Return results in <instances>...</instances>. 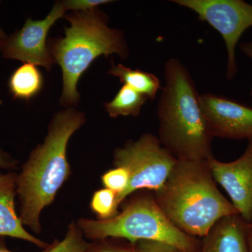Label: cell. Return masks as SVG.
Segmentation results:
<instances>
[{
  "label": "cell",
  "instance_id": "obj_11",
  "mask_svg": "<svg viewBox=\"0 0 252 252\" xmlns=\"http://www.w3.org/2000/svg\"><path fill=\"white\" fill-rule=\"evenodd\" d=\"M16 172L0 175V237L20 239L46 250L51 244L28 233L16 210Z\"/></svg>",
  "mask_w": 252,
  "mask_h": 252
},
{
  "label": "cell",
  "instance_id": "obj_1",
  "mask_svg": "<svg viewBox=\"0 0 252 252\" xmlns=\"http://www.w3.org/2000/svg\"><path fill=\"white\" fill-rule=\"evenodd\" d=\"M85 115L69 108L55 114L43 143L38 144L16 177L19 217L24 226L36 234L41 232L40 217L54 201L71 175L68 142L84 125Z\"/></svg>",
  "mask_w": 252,
  "mask_h": 252
},
{
  "label": "cell",
  "instance_id": "obj_12",
  "mask_svg": "<svg viewBox=\"0 0 252 252\" xmlns=\"http://www.w3.org/2000/svg\"><path fill=\"white\" fill-rule=\"evenodd\" d=\"M249 225L240 215L220 219L202 238L199 252H250Z\"/></svg>",
  "mask_w": 252,
  "mask_h": 252
},
{
  "label": "cell",
  "instance_id": "obj_10",
  "mask_svg": "<svg viewBox=\"0 0 252 252\" xmlns=\"http://www.w3.org/2000/svg\"><path fill=\"white\" fill-rule=\"evenodd\" d=\"M207 162L215 182L224 189L240 216L250 224L252 221V140L234 161L220 162L213 156Z\"/></svg>",
  "mask_w": 252,
  "mask_h": 252
},
{
  "label": "cell",
  "instance_id": "obj_25",
  "mask_svg": "<svg viewBox=\"0 0 252 252\" xmlns=\"http://www.w3.org/2000/svg\"><path fill=\"white\" fill-rule=\"evenodd\" d=\"M248 243L249 247V251L252 252V221L249 225Z\"/></svg>",
  "mask_w": 252,
  "mask_h": 252
},
{
  "label": "cell",
  "instance_id": "obj_4",
  "mask_svg": "<svg viewBox=\"0 0 252 252\" xmlns=\"http://www.w3.org/2000/svg\"><path fill=\"white\" fill-rule=\"evenodd\" d=\"M65 18L70 24L65 35L52 39L48 48L62 69L61 103L70 107L79 102L78 82L94 60L112 54L126 59L128 49L122 32L109 28L106 15L98 9L73 11Z\"/></svg>",
  "mask_w": 252,
  "mask_h": 252
},
{
  "label": "cell",
  "instance_id": "obj_7",
  "mask_svg": "<svg viewBox=\"0 0 252 252\" xmlns=\"http://www.w3.org/2000/svg\"><path fill=\"white\" fill-rule=\"evenodd\" d=\"M174 3L198 14L221 34L228 53L226 77L238 73L235 49L242 34L252 26V5L243 0H175Z\"/></svg>",
  "mask_w": 252,
  "mask_h": 252
},
{
  "label": "cell",
  "instance_id": "obj_26",
  "mask_svg": "<svg viewBox=\"0 0 252 252\" xmlns=\"http://www.w3.org/2000/svg\"><path fill=\"white\" fill-rule=\"evenodd\" d=\"M43 250H44L39 252H43ZM0 252H14L10 250L6 247V241H5V239L3 237H0Z\"/></svg>",
  "mask_w": 252,
  "mask_h": 252
},
{
  "label": "cell",
  "instance_id": "obj_8",
  "mask_svg": "<svg viewBox=\"0 0 252 252\" xmlns=\"http://www.w3.org/2000/svg\"><path fill=\"white\" fill-rule=\"evenodd\" d=\"M67 11L63 1L56 2L51 12L42 20H26L23 27L9 36L1 52L5 59L41 66L50 71L54 60L46 44L48 32Z\"/></svg>",
  "mask_w": 252,
  "mask_h": 252
},
{
  "label": "cell",
  "instance_id": "obj_21",
  "mask_svg": "<svg viewBox=\"0 0 252 252\" xmlns=\"http://www.w3.org/2000/svg\"><path fill=\"white\" fill-rule=\"evenodd\" d=\"M66 10L73 11H87L95 9L99 5L112 2L109 0H68L63 1Z\"/></svg>",
  "mask_w": 252,
  "mask_h": 252
},
{
  "label": "cell",
  "instance_id": "obj_14",
  "mask_svg": "<svg viewBox=\"0 0 252 252\" xmlns=\"http://www.w3.org/2000/svg\"><path fill=\"white\" fill-rule=\"evenodd\" d=\"M109 74L119 78L124 85L144 94L148 99H155L160 89V80L154 74L130 69L122 64H113Z\"/></svg>",
  "mask_w": 252,
  "mask_h": 252
},
{
  "label": "cell",
  "instance_id": "obj_3",
  "mask_svg": "<svg viewBox=\"0 0 252 252\" xmlns=\"http://www.w3.org/2000/svg\"><path fill=\"white\" fill-rule=\"evenodd\" d=\"M165 86L159 99V140L177 160L213 157L212 136L190 73L180 60L165 64Z\"/></svg>",
  "mask_w": 252,
  "mask_h": 252
},
{
  "label": "cell",
  "instance_id": "obj_18",
  "mask_svg": "<svg viewBox=\"0 0 252 252\" xmlns=\"http://www.w3.org/2000/svg\"><path fill=\"white\" fill-rule=\"evenodd\" d=\"M101 182L104 188L110 189L117 194V200L127 189L130 175L124 167H114L104 172L101 177Z\"/></svg>",
  "mask_w": 252,
  "mask_h": 252
},
{
  "label": "cell",
  "instance_id": "obj_16",
  "mask_svg": "<svg viewBox=\"0 0 252 252\" xmlns=\"http://www.w3.org/2000/svg\"><path fill=\"white\" fill-rule=\"evenodd\" d=\"M77 222L72 221L61 241L55 240L43 252H85L89 246Z\"/></svg>",
  "mask_w": 252,
  "mask_h": 252
},
{
  "label": "cell",
  "instance_id": "obj_13",
  "mask_svg": "<svg viewBox=\"0 0 252 252\" xmlns=\"http://www.w3.org/2000/svg\"><path fill=\"white\" fill-rule=\"evenodd\" d=\"M44 85V78L36 65L24 63L11 74L9 89L16 99L28 101L40 92Z\"/></svg>",
  "mask_w": 252,
  "mask_h": 252
},
{
  "label": "cell",
  "instance_id": "obj_9",
  "mask_svg": "<svg viewBox=\"0 0 252 252\" xmlns=\"http://www.w3.org/2000/svg\"><path fill=\"white\" fill-rule=\"evenodd\" d=\"M200 103L214 138L252 140V107L210 93Z\"/></svg>",
  "mask_w": 252,
  "mask_h": 252
},
{
  "label": "cell",
  "instance_id": "obj_23",
  "mask_svg": "<svg viewBox=\"0 0 252 252\" xmlns=\"http://www.w3.org/2000/svg\"><path fill=\"white\" fill-rule=\"evenodd\" d=\"M240 49L243 51L244 54L248 56L252 60V42H246L241 44ZM251 97L252 99V87L251 90Z\"/></svg>",
  "mask_w": 252,
  "mask_h": 252
},
{
  "label": "cell",
  "instance_id": "obj_15",
  "mask_svg": "<svg viewBox=\"0 0 252 252\" xmlns=\"http://www.w3.org/2000/svg\"><path fill=\"white\" fill-rule=\"evenodd\" d=\"M147 96L124 85L110 102L104 104L109 117H137L140 114L142 106L147 100Z\"/></svg>",
  "mask_w": 252,
  "mask_h": 252
},
{
  "label": "cell",
  "instance_id": "obj_6",
  "mask_svg": "<svg viewBox=\"0 0 252 252\" xmlns=\"http://www.w3.org/2000/svg\"><path fill=\"white\" fill-rule=\"evenodd\" d=\"M177 159L162 147L158 137L145 133L135 141H128L114 152V167L126 168L130 182L124 193L117 199L116 208L137 190L156 192L166 182Z\"/></svg>",
  "mask_w": 252,
  "mask_h": 252
},
{
  "label": "cell",
  "instance_id": "obj_22",
  "mask_svg": "<svg viewBox=\"0 0 252 252\" xmlns=\"http://www.w3.org/2000/svg\"><path fill=\"white\" fill-rule=\"evenodd\" d=\"M18 161L0 148V169L15 172L18 169Z\"/></svg>",
  "mask_w": 252,
  "mask_h": 252
},
{
  "label": "cell",
  "instance_id": "obj_24",
  "mask_svg": "<svg viewBox=\"0 0 252 252\" xmlns=\"http://www.w3.org/2000/svg\"><path fill=\"white\" fill-rule=\"evenodd\" d=\"M9 36L4 32V31L0 28V51H2L6 42H7Z\"/></svg>",
  "mask_w": 252,
  "mask_h": 252
},
{
  "label": "cell",
  "instance_id": "obj_20",
  "mask_svg": "<svg viewBox=\"0 0 252 252\" xmlns=\"http://www.w3.org/2000/svg\"><path fill=\"white\" fill-rule=\"evenodd\" d=\"M135 245L137 252H185L172 245L150 240H140Z\"/></svg>",
  "mask_w": 252,
  "mask_h": 252
},
{
  "label": "cell",
  "instance_id": "obj_2",
  "mask_svg": "<svg viewBox=\"0 0 252 252\" xmlns=\"http://www.w3.org/2000/svg\"><path fill=\"white\" fill-rule=\"evenodd\" d=\"M154 196L172 224L194 238H203L220 219L239 215L217 188L207 160H177Z\"/></svg>",
  "mask_w": 252,
  "mask_h": 252
},
{
  "label": "cell",
  "instance_id": "obj_17",
  "mask_svg": "<svg viewBox=\"0 0 252 252\" xmlns=\"http://www.w3.org/2000/svg\"><path fill=\"white\" fill-rule=\"evenodd\" d=\"M117 194L108 189L96 190L90 204L91 210L97 220H107L117 216L119 211L116 208Z\"/></svg>",
  "mask_w": 252,
  "mask_h": 252
},
{
  "label": "cell",
  "instance_id": "obj_5",
  "mask_svg": "<svg viewBox=\"0 0 252 252\" xmlns=\"http://www.w3.org/2000/svg\"><path fill=\"white\" fill-rule=\"evenodd\" d=\"M124 205L122 211L112 219L80 218L77 220L78 226L84 237L92 241L114 238L135 244L150 240L172 245L185 252H200L201 239L176 228L158 205L154 195L137 194Z\"/></svg>",
  "mask_w": 252,
  "mask_h": 252
},
{
  "label": "cell",
  "instance_id": "obj_19",
  "mask_svg": "<svg viewBox=\"0 0 252 252\" xmlns=\"http://www.w3.org/2000/svg\"><path fill=\"white\" fill-rule=\"evenodd\" d=\"M112 239L94 240L85 252H137L135 244L118 243Z\"/></svg>",
  "mask_w": 252,
  "mask_h": 252
}]
</instances>
